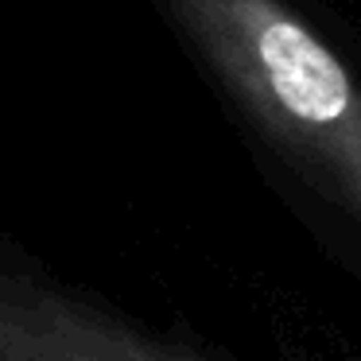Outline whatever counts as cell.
<instances>
[{
	"label": "cell",
	"mask_w": 361,
	"mask_h": 361,
	"mask_svg": "<svg viewBox=\"0 0 361 361\" xmlns=\"http://www.w3.org/2000/svg\"><path fill=\"white\" fill-rule=\"evenodd\" d=\"M233 102L361 218V82L283 0H156Z\"/></svg>",
	"instance_id": "obj_1"
},
{
	"label": "cell",
	"mask_w": 361,
	"mask_h": 361,
	"mask_svg": "<svg viewBox=\"0 0 361 361\" xmlns=\"http://www.w3.org/2000/svg\"><path fill=\"white\" fill-rule=\"evenodd\" d=\"M0 361H206L35 264L0 257Z\"/></svg>",
	"instance_id": "obj_2"
}]
</instances>
